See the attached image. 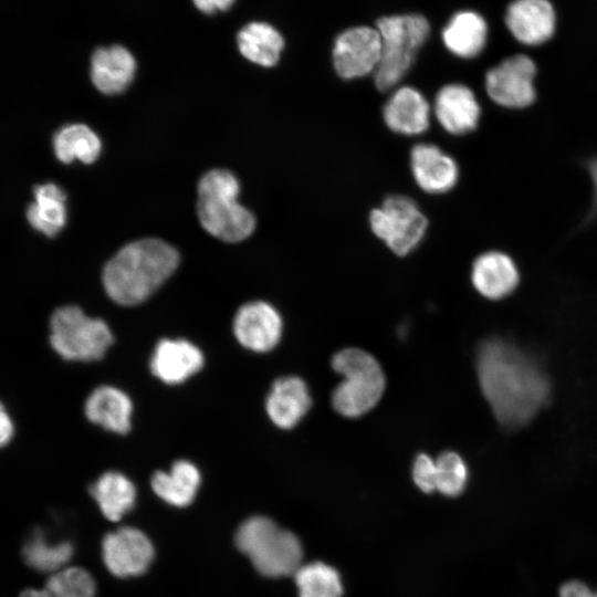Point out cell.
<instances>
[{
	"label": "cell",
	"instance_id": "6da1fadb",
	"mask_svg": "<svg viewBox=\"0 0 597 597\" xmlns=\"http://www.w3.org/2000/svg\"><path fill=\"white\" fill-rule=\"evenodd\" d=\"M475 366L482 394L506 428L525 425L547 401L549 385L541 368L504 339L483 341Z\"/></svg>",
	"mask_w": 597,
	"mask_h": 597
},
{
	"label": "cell",
	"instance_id": "7a4b0ae2",
	"mask_svg": "<svg viewBox=\"0 0 597 597\" xmlns=\"http://www.w3.org/2000/svg\"><path fill=\"white\" fill-rule=\"evenodd\" d=\"M179 254L158 239H143L123 247L104 266L106 294L124 306L145 302L175 272Z\"/></svg>",
	"mask_w": 597,
	"mask_h": 597
},
{
	"label": "cell",
	"instance_id": "3957f363",
	"mask_svg": "<svg viewBox=\"0 0 597 597\" xmlns=\"http://www.w3.org/2000/svg\"><path fill=\"white\" fill-rule=\"evenodd\" d=\"M234 544L265 577L294 575L302 565L303 549L297 536L263 515L244 520L235 531Z\"/></svg>",
	"mask_w": 597,
	"mask_h": 597
},
{
	"label": "cell",
	"instance_id": "277c9868",
	"mask_svg": "<svg viewBox=\"0 0 597 597\" xmlns=\"http://www.w3.org/2000/svg\"><path fill=\"white\" fill-rule=\"evenodd\" d=\"M238 179L228 170L207 172L198 185V218L213 237L238 242L254 230V216L238 202Z\"/></svg>",
	"mask_w": 597,
	"mask_h": 597
},
{
	"label": "cell",
	"instance_id": "5b68a950",
	"mask_svg": "<svg viewBox=\"0 0 597 597\" xmlns=\"http://www.w3.org/2000/svg\"><path fill=\"white\" fill-rule=\"evenodd\" d=\"M332 367L342 381L332 394L335 411L346 418H357L370 411L380 400L386 378L378 360L368 352L348 347L332 358Z\"/></svg>",
	"mask_w": 597,
	"mask_h": 597
},
{
	"label": "cell",
	"instance_id": "8992f818",
	"mask_svg": "<svg viewBox=\"0 0 597 597\" xmlns=\"http://www.w3.org/2000/svg\"><path fill=\"white\" fill-rule=\"evenodd\" d=\"M381 39V57L374 72L379 91L396 86L407 74L417 52L430 33L429 21L421 14H395L377 20Z\"/></svg>",
	"mask_w": 597,
	"mask_h": 597
},
{
	"label": "cell",
	"instance_id": "52a82bcc",
	"mask_svg": "<svg viewBox=\"0 0 597 597\" xmlns=\"http://www.w3.org/2000/svg\"><path fill=\"white\" fill-rule=\"evenodd\" d=\"M49 327L51 347L70 362L102 359L114 342L105 321L88 316L76 305L57 307L50 317Z\"/></svg>",
	"mask_w": 597,
	"mask_h": 597
},
{
	"label": "cell",
	"instance_id": "ba28073f",
	"mask_svg": "<svg viewBox=\"0 0 597 597\" xmlns=\"http://www.w3.org/2000/svg\"><path fill=\"white\" fill-rule=\"evenodd\" d=\"M369 222L373 232L400 256L419 244L428 226L417 203L398 195L386 198L379 208L374 209Z\"/></svg>",
	"mask_w": 597,
	"mask_h": 597
},
{
	"label": "cell",
	"instance_id": "9c48e42d",
	"mask_svg": "<svg viewBox=\"0 0 597 597\" xmlns=\"http://www.w3.org/2000/svg\"><path fill=\"white\" fill-rule=\"evenodd\" d=\"M155 558V547L142 530L123 526L108 532L102 540V559L117 578H134L145 574Z\"/></svg>",
	"mask_w": 597,
	"mask_h": 597
},
{
	"label": "cell",
	"instance_id": "30bf717a",
	"mask_svg": "<svg viewBox=\"0 0 597 597\" xmlns=\"http://www.w3.org/2000/svg\"><path fill=\"white\" fill-rule=\"evenodd\" d=\"M535 63L526 55L517 54L503 60L485 74V90L496 104L509 108L531 105L536 96Z\"/></svg>",
	"mask_w": 597,
	"mask_h": 597
},
{
	"label": "cell",
	"instance_id": "8fae6325",
	"mask_svg": "<svg viewBox=\"0 0 597 597\" xmlns=\"http://www.w3.org/2000/svg\"><path fill=\"white\" fill-rule=\"evenodd\" d=\"M381 57V39L376 28H349L335 39L333 63L336 73L352 80L375 72Z\"/></svg>",
	"mask_w": 597,
	"mask_h": 597
},
{
	"label": "cell",
	"instance_id": "7c38bea8",
	"mask_svg": "<svg viewBox=\"0 0 597 597\" xmlns=\"http://www.w3.org/2000/svg\"><path fill=\"white\" fill-rule=\"evenodd\" d=\"M283 321L270 303L253 301L243 304L233 318V334L247 349L255 353L272 350L280 342Z\"/></svg>",
	"mask_w": 597,
	"mask_h": 597
},
{
	"label": "cell",
	"instance_id": "4fadbf2b",
	"mask_svg": "<svg viewBox=\"0 0 597 597\" xmlns=\"http://www.w3.org/2000/svg\"><path fill=\"white\" fill-rule=\"evenodd\" d=\"M201 349L184 338H163L151 354L149 368L154 377L167 385L182 384L203 366Z\"/></svg>",
	"mask_w": 597,
	"mask_h": 597
},
{
	"label": "cell",
	"instance_id": "5bb4252c",
	"mask_svg": "<svg viewBox=\"0 0 597 597\" xmlns=\"http://www.w3.org/2000/svg\"><path fill=\"white\" fill-rule=\"evenodd\" d=\"M555 11L548 0H514L505 12L511 34L526 45H538L555 31Z\"/></svg>",
	"mask_w": 597,
	"mask_h": 597
},
{
	"label": "cell",
	"instance_id": "9a60e30c",
	"mask_svg": "<svg viewBox=\"0 0 597 597\" xmlns=\"http://www.w3.org/2000/svg\"><path fill=\"white\" fill-rule=\"evenodd\" d=\"M312 406L307 384L298 376H283L272 384L265 399V411L280 429L294 428Z\"/></svg>",
	"mask_w": 597,
	"mask_h": 597
},
{
	"label": "cell",
	"instance_id": "2e32d148",
	"mask_svg": "<svg viewBox=\"0 0 597 597\" xmlns=\"http://www.w3.org/2000/svg\"><path fill=\"white\" fill-rule=\"evenodd\" d=\"M434 114L447 132L463 135L478 126L481 108L474 93L468 86L448 84L436 96Z\"/></svg>",
	"mask_w": 597,
	"mask_h": 597
},
{
	"label": "cell",
	"instance_id": "e0dca14e",
	"mask_svg": "<svg viewBox=\"0 0 597 597\" xmlns=\"http://www.w3.org/2000/svg\"><path fill=\"white\" fill-rule=\"evenodd\" d=\"M84 413L92 423L117 434H126L132 428V400L115 386L96 387L85 400Z\"/></svg>",
	"mask_w": 597,
	"mask_h": 597
},
{
	"label": "cell",
	"instance_id": "ac0fdd59",
	"mask_svg": "<svg viewBox=\"0 0 597 597\" xmlns=\"http://www.w3.org/2000/svg\"><path fill=\"white\" fill-rule=\"evenodd\" d=\"M411 170L417 185L429 193L453 188L458 180L455 161L437 146L418 144L411 150Z\"/></svg>",
	"mask_w": 597,
	"mask_h": 597
},
{
	"label": "cell",
	"instance_id": "d6986e66",
	"mask_svg": "<svg viewBox=\"0 0 597 597\" xmlns=\"http://www.w3.org/2000/svg\"><path fill=\"white\" fill-rule=\"evenodd\" d=\"M519 279L515 263L505 253L490 251L473 262L472 284L486 298L500 300L507 296L517 286Z\"/></svg>",
	"mask_w": 597,
	"mask_h": 597
},
{
	"label": "cell",
	"instance_id": "ffe728a7",
	"mask_svg": "<svg viewBox=\"0 0 597 597\" xmlns=\"http://www.w3.org/2000/svg\"><path fill=\"white\" fill-rule=\"evenodd\" d=\"M386 125L404 135L423 133L430 123V106L416 88L401 86L396 90L384 107Z\"/></svg>",
	"mask_w": 597,
	"mask_h": 597
},
{
	"label": "cell",
	"instance_id": "44dd1931",
	"mask_svg": "<svg viewBox=\"0 0 597 597\" xmlns=\"http://www.w3.org/2000/svg\"><path fill=\"white\" fill-rule=\"evenodd\" d=\"M135 71L136 62L123 46L102 48L92 56V82L106 95L123 93L133 81Z\"/></svg>",
	"mask_w": 597,
	"mask_h": 597
},
{
	"label": "cell",
	"instance_id": "7402d4cb",
	"mask_svg": "<svg viewBox=\"0 0 597 597\" xmlns=\"http://www.w3.org/2000/svg\"><path fill=\"white\" fill-rule=\"evenodd\" d=\"M201 474L197 465L188 460H177L168 471H156L150 485L154 493L170 506H189L197 496Z\"/></svg>",
	"mask_w": 597,
	"mask_h": 597
},
{
	"label": "cell",
	"instance_id": "603a6c76",
	"mask_svg": "<svg viewBox=\"0 0 597 597\" xmlns=\"http://www.w3.org/2000/svg\"><path fill=\"white\" fill-rule=\"evenodd\" d=\"M90 493L102 514L112 522L121 521L136 504L133 481L119 471L102 473L90 486Z\"/></svg>",
	"mask_w": 597,
	"mask_h": 597
},
{
	"label": "cell",
	"instance_id": "cb8c5ba5",
	"mask_svg": "<svg viewBox=\"0 0 597 597\" xmlns=\"http://www.w3.org/2000/svg\"><path fill=\"white\" fill-rule=\"evenodd\" d=\"M488 25L482 15L474 11H460L452 15L442 30V41L454 55L471 59L485 46Z\"/></svg>",
	"mask_w": 597,
	"mask_h": 597
},
{
	"label": "cell",
	"instance_id": "d4e9b609",
	"mask_svg": "<svg viewBox=\"0 0 597 597\" xmlns=\"http://www.w3.org/2000/svg\"><path fill=\"white\" fill-rule=\"evenodd\" d=\"M33 193L34 201L27 210L28 221L39 232L54 237L66 222V195L52 182L36 186Z\"/></svg>",
	"mask_w": 597,
	"mask_h": 597
},
{
	"label": "cell",
	"instance_id": "484cf974",
	"mask_svg": "<svg viewBox=\"0 0 597 597\" xmlns=\"http://www.w3.org/2000/svg\"><path fill=\"white\" fill-rule=\"evenodd\" d=\"M74 553L72 541L54 540L40 528L31 533L22 548V556L30 567L51 574L64 568Z\"/></svg>",
	"mask_w": 597,
	"mask_h": 597
},
{
	"label": "cell",
	"instance_id": "4316f807",
	"mask_svg": "<svg viewBox=\"0 0 597 597\" xmlns=\"http://www.w3.org/2000/svg\"><path fill=\"white\" fill-rule=\"evenodd\" d=\"M238 45L244 57L262 66H273L284 46L282 35L270 24L252 22L238 34Z\"/></svg>",
	"mask_w": 597,
	"mask_h": 597
},
{
	"label": "cell",
	"instance_id": "83f0119b",
	"mask_svg": "<svg viewBox=\"0 0 597 597\" xmlns=\"http://www.w3.org/2000/svg\"><path fill=\"white\" fill-rule=\"evenodd\" d=\"M101 148L98 136L83 124L66 125L57 130L53 138L55 156L65 164L74 159L91 164L100 156Z\"/></svg>",
	"mask_w": 597,
	"mask_h": 597
},
{
	"label": "cell",
	"instance_id": "f1b7e54d",
	"mask_svg": "<svg viewBox=\"0 0 597 597\" xmlns=\"http://www.w3.org/2000/svg\"><path fill=\"white\" fill-rule=\"evenodd\" d=\"M294 579L300 597H342L343 595L338 572L322 562L302 564L294 573Z\"/></svg>",
	"mask_w": 597,
	"mask_h": 597
},
{
	"label": "cell",
	"instance_id": "f546056e",
	"mask_svg": "<svg viewBox=\"0 0 597 597\" xmlns=\"http://www.w3.org/2000/svg\"><path fill=\"white\" fill-rule=\"evenodd\" d=\"M55 597H95L96 582L81 567H64L48 578L45 587Z\"/></svg>",
	"mask_w": 597,
	"mask_h": 597
},
{
	"label": "cell",
	"instance_id": "4dcf8cb0",
	"mask_svg": "<svg viewBox=\"0 0 597 597\" xmlns=\"http://www.w3.org/2000/svg\"><path fill=\"white\" fill-rule=\"evenodd\" d=\"M469 476L468 467L460 454L444 451L436 459V491L446 496L461 494Z\"/></svg>",
	"mask_w": 597,
	"mask_h": 597
},
{
	"label": "cell",
	"instance_id": "1f68e13d",
	"mask_svg": "<svg viewBox=\"0 0 597 597\" xmlns=\"http://www.w3.org/2000/svg\"><path fill=\"white\" fill-rule=\"evenodd\" d=\"M412 479L425 493L436 491V459L427 453H419L412 464Z\"/></svg>",
	"mask_w": 597,
	"mask_h": 597
},
{
	"label": "cell",
	"instance_id": "d6a6232c",
	"mask_svg": "<svg viewBox=\"0 0 597 597\" xmlns=\"http://www.w3.org/2000/svg\"><path fill=\"white\" fill-rule=\"evenodd\" d=\"M558 597H597V589L580 579H568L559 586Z\"/></svg>",
	"mask_w": 597,
	"mask_h": 597
},
{
	"label": "cell",
	"instance_id": "836d02e7",
	"mask_svg": "<svg viewBox=\"0 0 597 597\" xmlns=\"http://www.w3.org/2000/svg\"><path fill=\"white\" fill-rule=\"evenodd\" d=\"M14 436V422L0 401V448L7 446Z\"/></svg>",
	"mask_w": 597,
	"mask_h": 597
},
{
	"label": "cell",
	"instance_id": "e575fe53",
	"mask_svg": "<svg viewBox=\"0 0 597 597\" xmlns=\"http://www.w3.org/2000/svg\"><path fill=\"white\" fill-rule=\"evenodd\" d=\"M234 0H193L196 7L205 13L223 11L228 9Z\"/></svg>",
	"mask_w": 597,
	"mask_h": 597
},
{
	"label": "cell",
	"instance_id": "d590c367",
	"mask_svg": "<svg viewBox=\"0 0 597 597\" xmlns=\"http://www.w3.org/2000/svg\"><path fill=\"white\" fill-rule=\"evenodd\" d=\"M585 167L593 186V209L597 212V157L586 160Z\"/></svg>",
	"mask_w": 597,
	"mask_h": 597
},
{
	"label": "cell",
	"instance_id": "8d00e7d4",
	"mask_svg": "<svg viewBox=\"0 0 597 597\" xmlns=\"http://www.w3.org/2000/svg\"><path fill=\"white\" fill-rule=\"evenodd\" d=\"M20 597H55L50 591H48L45 588L42 589H27L22 591Z\"/></svg>",
	"mask_w": 597,
	"mask_h": 597
},
{
	"label": "cell",
	"instance_id": "74e56055",
	"mask_svg": "<svg viewBox=\"0 0 597 597\" xmlns=\"http://www.w3.org/2000/svg\"><path fill=\"white\" fill-rule=\"evenodd\" d=\"M597 589V588H596Z\"/></svg>",
	"mask_w": 597,
	"mask_h": 597
}]
</instances>
